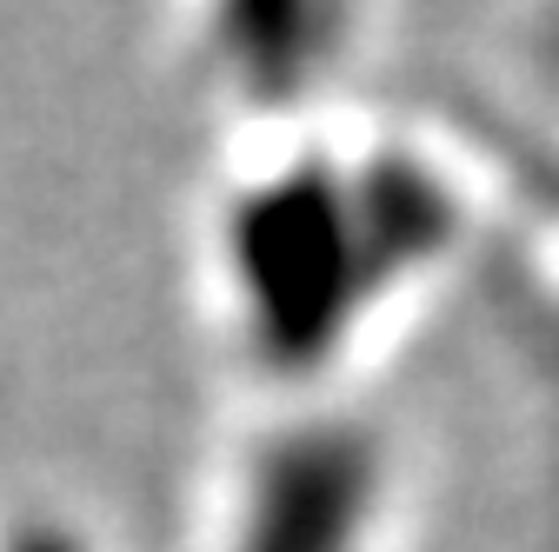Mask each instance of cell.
Listing matches in <instances>:
<instances>
[{
	"mask_svg": "<svg viewBox=\"0 0 559 552\" xmlns=\"http://www.w3.org/2000/svg\"><path fill=\"white\" fill-rule=\"evenodd\" d=\"M373 453L360 440L300 433L240 487L234 552H360L373 526Z\"/></svg>",
	"mask_w": 559,
	"mask_h": 552,
	"instance_id": "cell-1",
	"label": "cell"
}]
</instances>
